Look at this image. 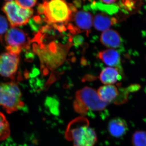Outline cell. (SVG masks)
Listing matches in <instances>:
<instances>
[{
    "instance_id": "12",
    "label": "cell",
    "mask_w": 146,
    "mask_h": 146,
    "mask_svg": "<svg viewBox=\"0 0 146 146\" xmlns=\"http://www.w3.org/2000/svg\"><path fill=\"white\" fill-rule=\"evenodd\" d=\"M108 129L111 136L120 138L124 136L127 132L128 125L126 121L122 118L116 117L110 121Z\"/></svg>"
},
{
    "instance_id": "7",
    "label": "cell",
    "mask_w": 146,
    "mask_h": 146,
    "mask_svg": "<svg viewBox=\"0 0 146 146\" xmlns=\"http://www.w3.org/2000/svg\"><path fill=\"white\" fill-rule=\"evenodd\" d=\"M4 41L8 52L19 55L23 49L28 48L30 43L26 33L16 27H11L7 31Z\"/></svg>"
},
{
    "instance_id": "22",
    "label": "cell",
    "mask_w": 146,
    "mask_h": 146,
    "mask_svg": "<svg viewBox=\"0 0 146 146\" xmlns=\"http://www.w3.org/2000/svg\"><path fill=\"white\" fill-rule=\"evenodd\" d=\"M5 1H7V2L11 1H13V0H5Z\"/></svg>"
},
{
    "instance_id": "20",
    "label": "cell",
    "mask_w": 146,
    "mask_h": 146,
    "mask_svg": "<svg viewBox=\"0 0 146 146\" xmlns=\"http://www.w3.org/2000/svg\"><path fill=\"white\" fill-rule=\"evenodd\" d=\"M84 38L81 35H76L73 39V43L75 46H79L81 45L83 43Z\"/></svg>"
},
{
    "instance_id": "2",
    "label": "cell",
    "mask_w": 146,
    "mask_h": 146,
    "mask_svg": "<svg viewBox=\"0 0 146 146\" xmlns=\"http://www.w3.org/2000/svg\"><path fill=\"white\" fill-rule=\"evenodd\" d=\"M67 132L68 139L72 141L74 146H94L96 143V133L84 118L72 122Z\"/></svg>"
},
{
    "instance_id": "6",
    "label": "cell",
    "mask_w": 146,
    "mask_h": 146,
    "mask_svg": "<svg viewBox=\"0 0 146 146\" xmlns=\"http://www.w3.org/2000/svg\"><path fill=\"white\" fill-rule=\"evenodd\" d=\"M2 9L6 15L12 27L25 25L33 14V9L21 7L15 1L7 2Z\"/></svg>"
},
{
    "instance_id": "18",
    "label": "cell",
    "mask_w": 146,
    "mask_h": 146,
    "mask_svg": "<svg viewBox=\"0 0 146 146\" xmlns=\"http://www.w3.org/2000/svg\"><path fill=\"white\" fill-rule=\"evenodd\" d=\"M15 1L21 7L31 9L36 4L37 0H16Z\"/></svg>"
},
{
    "instance_id": "4",
    "label": "cell",
    "mask_w": 146,
    "mask_h": 146,
    "mask_svg": "<svg viewBox=\"0 0 146 146\" xmlns=\"http://www.w3.org/2000/svg\"><path fill=\"white\" fill-rule=\"evenodd\" d=\"M33 45V50L41 62L50 69H54L61 65L65 59L67 49L60 44L52 42L49 44L37 43Z\"/></svg>"
},
{
    "instance_id": "5",
    "label": "cell",
    "mask_w": 146,
    "mask_h": 146,
    "mask_svg": "<svg viewBox=\"0 0 146 146\" xmlns=\"http://www.w3.org/2000/svg\"><path fill=\"white\" fill-rule=\"evenodd\" d=\"M22 94L15 82L0 84V106L8 114L16 112L23 107Z\"/></svg>"
},
{
    "instance_id": "11",
    "label": "cell",
    "mask_w": 146,
    "mask_h": 146,
    "mask_svg": "<svg viewBox=\"0 0 146 146\" xmlns=\"http://www.w3.org/2000/svg\"><path fill=\"white\" fill-rule=\"evenodd\" d=\"M102 44L110 49H117L122 44V39L120 35L115 30L108 29L103 32L101 35Z\"/></svg>"
},
{
    "instance_id": "9",
    "label": "cell",
    "mask_w": 146,
    "mask_h": 146,
    "mask_svg": "<svg viewBox=\"0 0 146 146\" xmlns=\"http://www.w3.org/2000/svg\"><path fill=\"white\" fill-rule=\"evenodd\" d=\"M19 55L10 52L3 54L0 57V75L13 78L18 70Z\"/></svg>"
},
{
    "instance_id": "14",
    "label": "cell",
    "mask_w": 146,
    "mask_h": 146,
    "mask_svg": "<svg viewBox=\"0 0 146 146\" xmlns=\"http://www.w3.org/2000/svg\"><path fill=\"white\" fill-rule=\"evenodd\" d=\"M122 72V71L118 68L107 67L102 71L100 80L105 85L114 84L121 80Z\"/></svg>"
},
{
    "instance_id": "1",
    "label": "cell",
    "mask_w": 146,
    "mask_h": 146,
    "mask_svg": "<svg viewBox=\"0 0 146 146\" xmlns=\"http://www.w3.org/2000/svg\"><path fill=\"white\" fill-rule=\"evenodd\" d=\"M37 11L43 16V21L49 25H67L77 9L74 5L64 0H44L38 5Z\"/></svg>"
},
{
    "instance_id": "8",
    "label": "cell",
    "mask_w": 146,
    "mask_h": 146,
    "mask_svg": "<svg viewBox=\"0 0 146 146\" xmlns=\"http://www.w3.org/2000/svg\"><path fill=\"white\" fill-rule=\"evenodd\" d=\"M71 21L74 23L75 26L68 23V29L73 34H76L82 31L86 32L87 34L90 33L93 25V16L88 11L80 10L76 11L73 14Z\"/></svg>"
},
{
    "instance_id": "15",
    "label": "cell",
    "mask_w": 146,
    "mask_h": 146,
    "mask_svg": "<svg viewBox=\"0 0 146 146\" xmlns=\"http://www.w3.org/2000/svg\"><path fill=\"white\" fill-rule=\"evenodd\" d=\"M97 92L101 99L108 104L115 102L119 94L117 86L112 84L101 86Z\"/></svg>"
},
{
    "instance_id": "13",
    "label": "cell",
    "mask_w": 146,
    "mask_h": 146,
    "mask_svg": "<svg viewBox=\"0 0 146 146\" xmlns=\"http://www.w3.org/2000/svg\"><path fill=\"white\" fill-rule=\"evenodd\" d=\"M118 23V20L114 17H110L109 15L103 13H97L94 17V27L99 31H104Z\"/></svg>"
},
{
    "instance_id": "17",
    "label": "cell",
    "mask_w": 146,
    "mask_h": 146,
    "mask_svg": "<svg viewBox=\"0 0 146 146\" xmlns=\"http://www.w3.org/2000/svg\"><path fill=\"white\" fill-rule=\"evenodd\" d=\"M131 142L133 146H146V132L136 131L132 135Z\"/></svg>"
},
{
    "instance_id": "10",
    "label": "cell",
    "mask_w": 146,
    "mask_h": 146,
    "mask_svg": "<svg viewBox=\"0 0 146 146\" xmlns=\"http://www.w3.org/2000/svg\"><path fill=\"white\" fill-rule=\"evenodd\" d=\"M98 56L106 65L122 71L121 55L117 50L109 49L102 51L99 53Z\"/></svg>"
},
{
    "instance_id": "21",
    "label": "cell",
    "mask_w": 146,
    "mask_h": 146,
    "mask_svg": "<svg viewBox=\"0 0 146 146\" xmlns=\"http://www.w3.org/2000/svg\"><path fill=\"white\" fill-rule=\"evenodd\" d=\"M118 0H100L101 2L107 5H113Z\"/></svg>"
},
{
    "instance_id": "3",
    "label": "cell",
    "mask_w": 146,
    "mask_h": 146,
    "mask_svg": "<svg viewBox=\"0 0 146 146\" xmlns=\"http://www.w3.org/2000/svg\"><path fill=\"white\" fill-rule=\"evenodd\" d=\"M108 104L101 99L95 89L85 87L76 93L74 107L79 114L85 115L89 110L100 111L104 110Z\"/></svg>"
},
{
    "instance_id": "19",
    "label": "cell",
    "mask_w": 146,
    "mask_h": 146,
    "mask_svg": "<svg viewBox=\"0 0 146 146\" xmlns=\"http://www.w3.org/2000/svg\"><path fill=\"white\" fill-rule=\"evenodd\" d=\"M8 23L6 18L2 15H0V35H2L7 31Z\"/></svg>"
},
{
    "instance_id": "16",
    "label": "cell",
    "mask_w": 146,
    "mask_h": 146,
    "mask_svg": "<svg viewBox=\"0 0 146 146\" xmlns=\"http://www.w3.org/2000/svg\"><path fill=\"white\" fill-rule=\"evenodd\" d=\"M9 124L5 116L0 112V141L6 140L10 135Z\"/></svg>"
}]
</instances>
